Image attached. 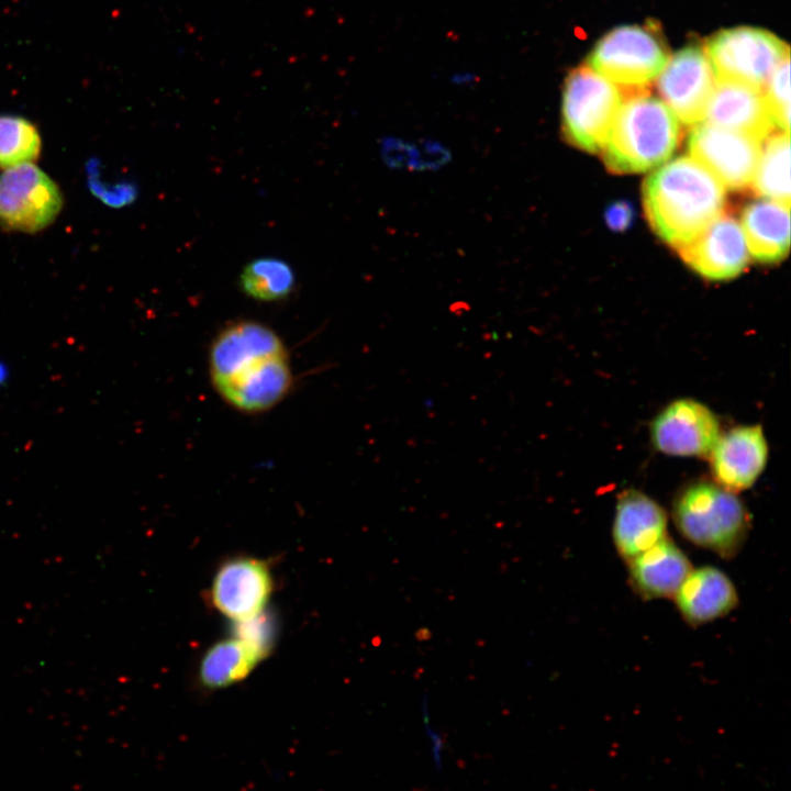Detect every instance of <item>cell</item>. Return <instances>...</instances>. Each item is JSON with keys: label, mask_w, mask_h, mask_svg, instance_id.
I'll return each instance as SVG.
<instances>
[{"label": "cell", "mask_w": 791, "mask_h": 791, "mask_svg": "<svg viewBox=\"0 0 791 791\" xmlns=\"http://www.w3.org/2000/svg\"><path fill=\"white\" fill-rule=\"evenodd\" d=\"M272 591V577L266 562L236 557L218 570L211 587L213 605L225 616L243 622L263 613Z\"/></svg>", "instance_id": "4fadbf2b"}, {"label": "cell", "mask_w": 791, "mask_h": 791, "mask_svg": "<svg viewBox=\"0 0 791 791\" xmlns=\"http://www.w3.org/2000/svg\"><path fill=\"white\" fill-rule=\"evenodd\" d=\"M671 516L686 539L723 558L738 554L750 528L743 501L710 480L683 486L672 501Z\"/></svg>", "instance_id": "277c9868"}, {"label": "cell", "mask_w": 791, "mask_h": 791, "mask_svg": "<svg viewBox=\"0 0 791 791\" xmlns=\"http://www.w3.org/2000/svg\"><path fill=\"white\" fill-rule=\"evenodd\" d=\"M41 152V137L33 123L22 116L0 115V168L33 163Z\"/></svg>", "instance_id": "603a6c76"}, {"label": "cell", "mask_w": 791, "mask_h": 791, "mask_svg": "<svg viewBox=\"0 0 791 791\" xmlns=\"http://www.w3.org/2000/svg\"><path fill=\"white\" fill-rule=\"evenodd\" d=\"M750 185L758 196L790 207L789 133L778 131L767 137Z\"/></svg>", "instance_id": "44dd1931"}, {"label": "cell", "mask_w": 791, "mask_h": 791, "mask_svg": "<svg viewBox=\"0 0 791 791\" xmlns=\"http://www.w3.org/2000/svg\"><path fill=\"white\" fill-rule=\"evenodd\" d=\"M626 562L630 583L645 600L673 598L692 569L687 555L669 537Z\"/></svg>", "instance_id": "ac0fdd59"}, {"label": "cell", "mask_w": 791, "mask_h": 791, "mask_svg": "<svg viewBox=\"0 0 791 791\" xmlns=\"http://www.w3.org/2000/svg\"><path fill=\"white\" fill-rule=\"evenodd\" d=\"M296 278L291 266L282 259L261 257L248 263L239 275V287L250 298L261 301L281 300L290 294Z\"/></svg>", "instance_id": "7402d4cb"}, {"label": "cell", "mask_w": 791, "mask_h": 791, "mask_svg": "<svg viewBox=\"0 0 791 791\" xmlns=\"http://www.w3.org/2000/svg\"><path fill=\"white\" fill-rule=\"evenodd\" d=\"M790 62L784 59L773 71L762 91L776 129L789 133L790 127Z\"/></svg>", "instance_id": "cb8c5ba5"}, {"label": "cell", "mask_w": 791, "mask_h": 791, "mask_svg": "<svg viewBox=\"0 0 791 791\" xmlns=\"http://www.w3.org/2000/svg\"><path fill=\"white\" fill-rule=\"evenodd\" d=\"M720 434V421L715 413L689 398L669 403L650 425L655 448L677 457L708 456Z\"/></svg>", "instance_id": "8fae6325"}, {"label": "cell", "mask_w": 791, "mask_h": 791, "mask_svg": "<svg viewBox=\"0 0 791 791\" xmlns=\"http://www.w3.org/2000/svg\"><path fill=\"white\" fill-rule=\"evenodd\" d=\"M714 73L705 52L690 45L668 59L658 76V91L665 104L684 125H697L705 119L713 92Z\"/></svg>", "instance_id": "30bf717a"}, {"label": "cell", "mask_w": 791, "mask_h": 791, "mask_svg": "<svg viewBox=\"0 0 791 791\" xmlns=\"http://www.w3.org/2000/svg\"><path fill=\"white\" fill-rule=\"evenodd\" d=\"M677 250L692 270L714 281L737 277L749 259L740 224L725 214L718 215L694 239Z\"/></svg>", "instance_id": "7c38bea8"}, {"label": "cell", "mask_w": 791, "mask_h": 791, "mask_svg": "<svg viewBox=\"0 0 791 791\" xmlns=\"http://www.w3.org/2000/svg\"><path fill=\"white\" fill-rule=\"evenodd\" d=\"M623 99L622 88L588 65L572 69L562 90L564 138L588 153L601 152Z\"/></svg>", "instance_id": "5b68a950"}, {"label": "cell", "mask_w": 791, "mask_h": 791, "mask_svg": "<svg viewBox=\"0 0 791 791\" xmlns=\"http://www.w3.org/2000/svg\"><path fill=\"white\" fill-rule=\"evenodd\" d=\"M688 151L724 188L740 190L753 181L761 145L750 136L701 122L689 134Z\"/></svg>", "instance_id": "9c48e42d"}, {"label": "cell", "mask_w": 791, "mask_h": 791, "mask_svg": "<svg viewBox=\"0 0 791 791\" xmlns=\"http://www.w3.org/2000/svg\"><path fill=\"white\" fill-rule=\"evenodd\" d=\"M63 199L57 185L33 163L19 165L0 176V226L35 233L58 215Z\"/></svg>", "instance_id": "ba28073f"}, {"label": "cell", "mask_w": 791, "mask_h": 791, "mask_svg": "<svg viewBox=\"0 0 791 791\" xmlns=\"http://www.w3.org/2000/svg\"><path fill=\"white\" fill-rule=\"evenodd\" d=\"M265 657L238 637L218 642L204 654L200 665V680L204 687L216 689L234 684L244 678Z\"/></svg>", "instance_id": "ffe728a7"}, {"label": "cell", "mask_w": 791, "mask_h": 791, "mask_svg": "<svg viewBox=\"0 0 791 791\" xmlns=\"http://www.w3.org/2000/svg\"><path fill=\"white\" fill-rule=\"evenodd\" d=\"M633 218V210L626 202H615L605 214L606 223L613 230L626 229Z\"/></svg>", "instance_id": "d4e9b609"}, {"label": "cell", "mask_w": 791, "mask_h": 791, "mask_svg": "<svg viewBox=\"0 0 791 791\" xmlns=\"http://www.w3.org/2000/svg\"><path fill=\"white\" fill-rule=\"evenodd\" d=\"M11 378V367L9 363L0 357V388L8 385Z\"/></svg>", "instance_id": "484cf974"}, {"label": "cell", "mask_w": 791, "mask_h": 791, "mask_svg": "<svg viewBox=\"0 0 791 791\" xmlns=\"http://www.w3.org/2000/svg\"><path fill=\"white\" fill-rule=\"evenodd\" d=\"M210 370L221 397L245 412H261L277 404L292 380L280 337L254 321L233 324L215 338Z\"/></svg>", "instance_id": "6da1fadb"}, {"label": "cell", "mask_w": 791, "mask_h": 791, "mask_svg": "<svg viewBox=\"0 0 791 791\" xmlns=\"http://www.w3.org/2000/svg\"><path fill=\"white\" fill-rule=\"evenodd\" d=\"M790 207L760 200L749 203L742 214V231L748 252L759 263L782 260L790 245Z\"/></svg>", "instance_id": "d6986e66"}, {"label": "cell", "mask_w": 791, "mask_h": 791, "mask_svg": "<svg viewBox=\"0 0 791 791\" xmlns=\"http://www.w3.org/2000/svg\"><path fill=\"white\" fill-rule=\"evenodd\" d=\"M717 81H732L762 90L776 68L789 58V46L757 27L721 30L704 47Z\"/></svg>", "instance_id": "52a82bcc"}, {"label": "cell", "mask_w": 791, "mask_h": 791, "mask_svg": "<svg viewBox=\"0 0 791 791\" xmlns=\"http://www.w3.org/2000/svg\"><path fill=\"white\" fill-rule=\"evenodd\" d=\"M623 92L601 152L610 171L643 172L672 155L680 140V125L671 110L645 88Z\"/></svg>", "instance_id": "3957f363"}, {"label": "cell", "mask_w": 791, "mask_h": 791, "mask_svg": "<svg viewBox=\"0 0 791 791\" xmlns=\"http://www.w3.org/2000/svg\"><path fill=\"white\" fill-rule=\"evenodd\" d=\"M667 527L665 510L646 493L627 489L617 497L612 536L625 561L667 537Z\"/></svg>", "instance_id": "9a60e30c"}, {"label": "cell", "mask_w": 791, "mask_h": 791, "mask_svg": "<svg viewBox=\"0 0 791 791\" xmlns=\"http://www.w3.org/2000/svg\"><path fill=\"white\" fill-rule=\"evenodd\" d=\"M669 54L658 29L624 25L606 33L592 49L587 65L622 88H645L665 68Z\"/></svg>", "instance_id": "8992f818"}, {"label": "cell", "mask_w": 791, "mask_h": 791, "mask_svg": "<svg viewBox=\"0 0 791 791\" xmlns=\"http://www.w3.org/2000/svg\"><path fill=\"white\" fill-rule=\"evenodd\" d=\"M643 203L655 233L676 249L722 214L724 186L691 157H677L644 182Z\"/></svg>", "instance_id": "7a4b0ae2"}, {"label": "cell", "mask_w": 791, "mask_h": 791, "mask_svg": "<svg viewBox=\"0 0 791 791\" xmlns=\"http://www.w3.org/2000/svg\"><path fill=\"white\" fill-rule=\"evenodd\" d=\"M705 119L760 142L776 130L762 90L732 81H715Z\"/></svg>", "instance_id": "2e32d148"}, {"label": "cell", "mask_w": 791, "mask_h": 791, "mask_svg": "<svg viewBox=\"0 0 791 791\" xmlns=\"http://www.w3.org/2000/svg\"><path fill=\"white\" fill-rule=\"evenodd\" d=\"M708 456L713 481L737 493L749 489L762 474L768 443L760 425H739L721 433Z\"/></svg>", "instance_id": "5bb4252c"}, {"label": "cell", "mask_w": 791, "mask_h": 791, "mask_svg": "<svg viewBox=\"0 0 791 791\" xmlns=\"http://www.w3.org/2000/svg\"><path fill=\"white\" fill-rule=\"evenodd\" d=\"M673 599L682 619L692 626L721 619L738 603L733 581L712 566L692 568Z\"/></svg>", "instance_id": "e0dca14e"}]
</instances>
